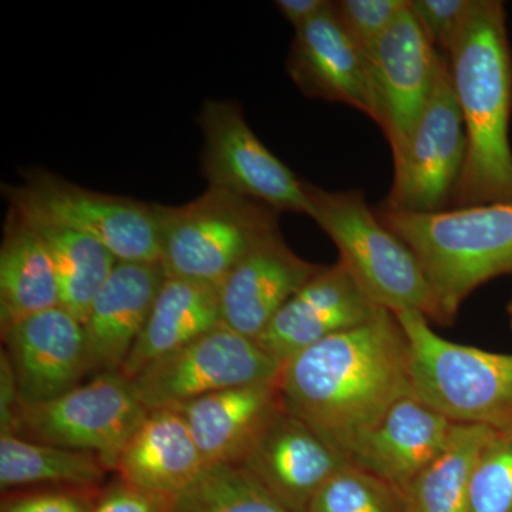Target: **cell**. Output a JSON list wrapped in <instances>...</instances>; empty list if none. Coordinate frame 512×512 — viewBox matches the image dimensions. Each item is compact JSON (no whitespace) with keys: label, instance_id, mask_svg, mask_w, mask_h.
<instances>
[{"label":"cell","instance_id":"obj_1","mask_svg":"<svg viewBox=\"0 0 512 512\" xmlns=\"http://www.w3.org/2000/svg\"><path fill=\"white\" fill-rule=\"evenodd\" d=\"M276 383L286 412L348 460L357 441L413 394L406 333L382 308L286 360Z\"/></svg>","mask_w":512,"mask_h":512},{"label":"cell","instance_id":"obj_2","mask_svg":"<svg viewBox=\"0 0 512 512\" xmlns=\"http://www.w3.org/2000/svg\"><path fill=\"white\" fill-rule=\"evenodd\" d=\"M467 156L451 208L512 201V53L500 0H476L447 53Z\"/></svg>","mask_w":512,"mask_h":512},{"label":"cell","instance_id":"obj_3","mask_svg":"<svg viewBox=\"0 0 512 512\" xmlns=\"http://www.w3.org/2000/svg\"><path fill=\"white\" fill-rule=\"evenodd\" d=\"M377 217L410 251L436 298L441 325H451L477 288L512 274V201Z\"/></svg>","mask_w":512,"mask_h":512},{"label":"cell","instance_id":"obj_4","mask_svg":"<svg viewBox=\"0 0 512 512\" xmlns=\"http://www.w3.org/2000/svg\"><path fill=\"white\" fill-rule=\"evenodd\" d=\"M309 214L332 239L366 295L393 313L419 311L440 323L439 308L416 256L367 205L359 190L326 191L306 184Z\"/></svg>","mask_w":512,"mask_h":512},{"label":"cell","instance_id":"obj_5","mask_svg":"<svg viewBox=\"0 0 512 512\" xmlns=\"http://www.w3.org/2000/svg\"><path fill=\"white\" fill-rule=\"evenodd\" d=\"M396 316L409 342L414 396L451 423L512 430V355L441 338L419 311Z\"/></svg>","mask_w":512,"mask_h":512},{"label":"cell","instance_id":"obj_6","mask_svg":"<svg viewBox=\"0 0 512 512\" xmlns=\"http://www.w3.org/2000/svg\"><path fill=\"white\" fill-rule=\"evenodd\" d=\"M161 258L165 276L220 288L258 242L279 231V212L220 188L188 204H160Z\"/></svg>","mask_w":512,"mask_h":512},{"label":"cell","instance_id":"obj_7","mask_svg":"<svg viewBox=\"0 0 512 512\" xmlns=\"http://www.w3.org/2000/svg\"><path fill=\"white\" fill-rule=\"evenodd\" d=\"M2 191L9 204L35 208L99 239L119 262H160V204L89 190L42 168Z\"/></svg>","mask_w":512,"mask_h":512},{"label":"cell","instance_id":"obj_8","mask_svg":"<svg viewBox=\"0 0 512 512\" xmlns=\"http://www.w3.org/2000/svg\"><path fill=\"white\" fill-rule=\"evenodd\" d=\"M147 413L128 377L101 373L56 399L22 404L16 436L96 454L114 471Z\"/></svg>","mask_w":512,"mask_h":512},{"label":"cell","instance_id":"obj_9","mask_svg":"<svg viewBox=\"0 0 512 512\" xmlns=\"http://www.w3.org/2000/svg\"><path fill=\"white\" fill-rule=\"evenodd\" d=\"M466 156V127L450 64L443 55L429 103L402 154L393 158L392 187L379 207L406 212L447 210L456 197Z\"/></svg>","mask_w":512,"mask_h":512},{"label":"cell","instance_id":"obj_10","mask_svg":"<svg viewBox=\"0 0 512 512\" xmlns=\"http://www.w3.org/2000/svg\"><path fill=\"white\" fill-rule=\"evenodd\" d=\"M281 365L256 340L218 326L161 357L131 379L147 410L178 407L207 394L274 383Z\"/></svg>","mask_w":512,"mask_h":512},{"label":"cell","instance_id":"obj_11","mask_svg":"<svg viewBox=\"0 0 512 512\" xmlns=\"http://www.w3.org/2000/svg\"><path fill=\"white\" fill-rule=\"evenodd\" d=\"M198 123L204 133L201 164L208 187L278 212L309 214L308 183L256 137L237 101L205 100Z\"/></svg>","mask_w":512,"mask_h":512},{"label":"cell","instance_id":"obj_12","mask_svg":"<svg viewBox=\"0 0 512 512\" xmlns=\"http://www.w3.org/2000/svg\"><path fill=\"white\" fill-rule=\"evenodd\" d=\"M375 97V123L399 157L429 103L443 53L407 8L366 55Z\"/></svg>","mask_w":512,"mask_h":512},{"label":"cell","instance_id":"obj_13","mask_svg":"<svg viewBox=\"0 0 512 512\" xmlns=\"http://www.w3.org/2000/svg\"><path fill=\"white\" fill-rule=\"evenodd\" d=\"M2 336L26 406L70 392L90 373L83 323L63 306L19 320Z\"/></svg>","mask_w":512,"mask_h":512},{"label":"cell","instance_id":"obj_14","mask_svg":"<svg viewBox=\"0 0 512 512\" xmlns=\"http://www.w3.org/2000/svg\"><path fill=\"white\" fill-rule=\"evenodd\" d=\"M380 309L338 261L303 285L256 342L282 365L320 340L363 325Z\"/></svg>","mask_w":512,"mask_h":512},{"label":"cell","instance_id":"obj_15","mask_svg":"<svg viewBox=\"0 0 512 512\" xmlns=\"http://www.w3.org/2000/svg\"><path fill=\"white\" fill-rule=\"evenodd\" d=\"M348 464L308 424L282 406L239 466L289 511L306 512L320 488Z\"/></svg>","mask_w":512,"mask_h":512},{"label":"cell","instance_id":"obj_16","mask_svg":"<svg viewBox=\"0 0 512 512\" xmlns=\"http://www.w3.org/2000/svg\"><path fill=\"white\" fill-rule=\"evenodd\" d=\"M333 5L295 30L286 69L303 96L346 104L375 121L367 57L343 29Z\"/></svg>","mask_w":512,"mask_h":512},{"label":"cell","instance_id":"obj_17","mask_svg":"<svg viewBox=\"0 0 512 512\" xmlns=\"http://www.w3.org/2000/svg\"><path fill=\"white\" fill-rule=\"evenodd\" d=\"M322 265L306 261L289 248L281 229L262 239L222 281V323L252 340Z\"/></svg>","mask_w":512,"mask_h":512},{"label":"cell","instance_id":"obj_18","mask_svg":"<svg viewBox=\"0 0 512 512\" xmlns=\"http://www.w3.org/2000/svg\"><path fill=\"white\" fill-rule=\"evenodd\" d=\"M165 281L161 262H119L83 320L90 373L121 372Z\"/></svg>","mask_w":512,"mask_h":512},{"label":"cell","instance_id":"obj_19","mask_svg":"<svg viewBox=\"0 0 512 512\" xmlns=\"http://www.w3.org/2000/svg\"><path fill=\"white\" fill-rule=\"evenodd\" d=\"M453 429L443 414L410 394L357 441L348 461L404 493L447 446Z\"/></svg>","mask_w":512,"mask_h":512},{"label":"cell","instance_id":"obj_20","mask_svg":"<svg viewBox=\"0 0 512 512\" xmlns=\"http://www.w3.org/2000/svg\"><path fill=\"white\" fill-rule=\"evenodd\" d=\"M181 413L207 466L241 464L282 409L278 383L249 384L174 407Z\"/></svg>","mask_w":512,"mask_h":512},{"label":"cell","instance_id":"obj_21","mask_svg":"<svg viewBox=\"0 0 512 512\" xmlns=\"http://www.w3.org/2000/svg\"><path fill=\"white\" fill-rule=\"evenodd\" d=\"M207 467L187 423L174 407L148 410L128 439L116 470L124 483L175 498Z\"/></svg>","mask_w":512,"mask_h":512},{"label":"cell","instance_id":"obj_22","mask_svg":"<svg viewBox=\"0 0 512 512\" xmlns=\"http://www.w3.org/2000/svg\"><path fill=\"white\" fill-rule=\"evenodd\" d=\"M220 325L222 313L218 288L165 276L146 326L121 373L131 380L144 367L184 348Z\"/></svg>","mask_w":512,"mask_h":512},{"label":"cell","instance_id":"obj_23","mask_svg":"<svg viewBox=\"0 0 512 512\" xmlns=\"http://www.w3.org/2000/svg\"><path fill=\"white\" fill-rule=\"evenodd\" d=\"M60 306L55 266L26 218L9 207L0 247V325Z\"/></svg>","mask_w":512,"mask_h":512},{"label":"cell","instance_id":"obj_24","mask_svg":"<svg viewBox=\"0 0 512 512\" xmlns=\"http://www.w3.org/2000/svg\"><path fill=\"white\" fill-rule=\"evenodd\" d=\"M32 225L52 258L60 306L83 323L97 293L119 264L103 244L64 222L26 205L9 204Z\"/></svg>","mask_w":512,"mask_h":512},{"label":"cell","instance_id":"obj_25","mask_svg":"<svg viewBox=\"0 0 512 512\" xmlns=\"http://www.w3.org/2000/svg\"><path fill=\"white\" fill-rule=\"evenodd\" d=\"M110 468L99 456L0 434V487L2 491L35 485L100 488Z\"/></svg>","mask_w":512,"mask_h":512},{"label":"cell","instance_id":"obj_26","mask_svg":"<svg viewBox=\"0 0 512 512\" xmlns=\"http://www.w3.org/2000/svg\"><path fill=\"white\" fill-rule=\"evenodd\" d=\"M494 430L454 424L443 451L404 490L406 512H468L471 477Z\"/></svg>","mask_w":512,"mask_h":512},{"label":"cell","instance_id":"obj_27","mask_svg":"<svg viewBox=\"0 0 512 512\" xmlns=\"http://www.w3.org/2000/svg\"><path fill=\"white\" fill-rule=\"evenodd\" d=\"M174 512H292L239 464L207 466L174 498Z\"/></svg>","mask_w":512,"mask_h":512},{"label":"cell","instance_id":"obj_28","mask_svg":"<svg viewBox=\"0 0 512 512\" xmlns=\"http://www.w3.org/2000/svg\"><path fill=\"white\" fill-rule=\"evenodd\" d=\"M306 512H406L402 491L352 464L313 497Z\"/></svg>","mask_w":512,"mask_h":512},{"label":"cell","instance_id":"obj_29","mask_svg":"<svg viewBox=\"0 0 512 512\" xmlns=\"http://www.w3.org/2000/svg\"><path fill=\"white\" fill-rule=\"evenodd\" d=\"M468 512H512V430L494 431L478 457Z\"/></svg>","mask_w":512,"mask_h":512},{"label":"cell","instance_id":"obj_30","mask_svg":"<svg viewBox=\"0 0 512 512\" xmlns=\"http://www.w3.org/2000/svg\"><path fill=\"white\" fill-rule=\"evenodd\" d=\"M409 0H340L336 16L365 55L407 8Z\"/></svg>","mask_w":512,"mask_h":512},{"label":"cell","instance_id":"obj_31","mask_svg":"<svg viewBox=\"0 0 512 512\" xmlns=\"http://www.w3.org/2000/svg\"><path fill=\"white\" fill-rule=\"evenodd\" d=\"M474 5L476 0H409L414 19L443 55L456 45Z\"/></svg>","mask_w":512,"mask_h":512},{"label":"cell","instance_id":"obj_32","mask_svg":"<svg viewBox=\"0 0 512 512\" xmlns=\"http://www.w3.org/2000/svg\"><path fill=\"white\" fill-rule=\"evenodd\" d=\"M100 488L52 487L3 497L0 512H93Z\"/></svg>","mask_w":512,"mask_h":512},{"label":"cell","instance_id":"obj_33","mask_svg":"<svg viewBox=\"0 0 512 512\" xmlns=\"http://www.w3.org/2000/svg\"><path fill=\"white\" fill-rule=\"evenodd\" d=\"M93 512H174V498L138 490L119 478L101 490Z\"/></svg>","mask_w":512,"mask_h":512},{"label":"cell","instance_id":"obj_34","mask_svg":"<svg viewBox=\"0 0 512 512\" xmlns=\"http://www.w3.org/2000/svg\"><path fill=\"white\" fill-rule=\"evenodd\" d=\"M22 400L15 372L5 350L0 356V434L18 433Z\"/></svg>","mask_w":512,"mask_h":512},{"label":"cell","instance_id":"obj_35","mask_svg":"<svg viewBox=\"0 0 512 512\" xmlns=\"http://www.w3.org/2000/svg\"><path fill=\"white\" fill-rule=\"evenodd\" d=\"M333 5L329 0H276L275 6L282 16L299 29L318 18Z\"/></svg>","mask_w":512,"mask_h":512},{"label":"cell","instance_id":"obj_36","mask_svg":"<svg viewBox=\"0 0 512 512\" xmlns=\"http://www.w3.org/2000/svg\"><path fill=\"white\" fill-rule=\"evenodd\" d=\"M507 316L508 322H510V328L512 329V295L510 301L507 303Z\"/></svg>","mask_w":512,"mask_h":512}]
</instances>
